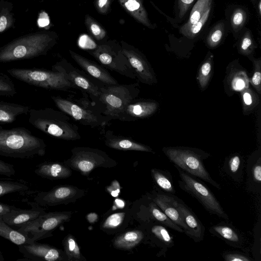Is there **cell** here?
<instances>
[{"instance_id": "f6af8a7d", "label": "cell", "mask_w": 261, "mask_h": 261, "mask_svg": "<svg viewBox=\"0 0 261 261\" xmlns=\"http://www.w3.org/2000/svg\"><path fill=\"white\" fill-rule=\"evenodd\" d=\"M15 174V170L12 164L0 160V175L11 177Z\"/></svg>"}, {"instance_id": "f35d334b", "label": "cell", "mask_w": 261, "mask_h": 261, "mask_svg": "<svg viewBox=\"0 0 261 261\" xmlns=\"http://www.w3.org/2000/svg\"><path fill=\"white\" fill-rule=\"evenodd\" d=\"M13 16L8 7L0 10V33L8 29L12 24Z\"/></svg>"}, {"instance_id": "30bf717a", "label": "cell", "mask_w": 261, "mask_h": 261, "mask_svg": "<svg viewBox=\"0 0 261 261\" xmlns=\"http://www.w3.org/2000/svg\"><path fill=\"white\" fill-rule=\"evenodd\" d=\"M71 214L70 212L45 213L16 229L33 241H37L50 236L53 230L68 221Z\"/></svg>"}, {"instance_id": "d590c367", "label": "cell", "mask_w": 261, "mask_h": 261, "mask_svg": "<svg viewBox=\"0 0 261 261\" xmlns=\"http://www.w3.org/2000/svg\"><path fill=\"white\" fill-rule=\"evenodd\" d=\"M16 93L12 80L7 74L0 72V96L13 97Z\"/></svg>"}, {"instance_id": "7bdbcfd3", "label": "cell", "mask_w": 261, "mask_h": 261, "mask_svg": "<svg viewBox=\"0 0 261 261\" xmlns=\"http://www.w3.org/2000/svg\"><path fill=\"white\" fill-rule=\"evenodd\" d=\"M223 258L226 261H252L247 254L238 251L224 252L222 254Z\"/></svg>"}, {"instance_id": "91938a15", "label": "cell", "mask_w": 261, "mask_h": 261, "mask_svg": "<svg viewBox=\"0 0 261 261\" xmlns=\"http://www.w3.org/2000/svg\"><path fill=\"white\" fill-rule=\"evenodd\" d=\"M252 1H255V0H252Z\"/></svg>"}, {"instance_id": "681fc988", "label": "cell", "mask_w": 261, "mask_h": 261, "mask_svg": "<svg viewBox=\"0 0 261 261\" xmlns=\"http://www.w3.org/2000/svg\"><path fill=\"white\" fill-rule=\"evenodd\" d=\"M108 191L113 197L117 196L120 192V186L119 182L115 180L107 188Z\"/></svg>"}, {"instance_id": "11a10c76", "label": "cell", "mask_w": 261, "mask_h": 261, "mask_svg": "<svg viewBox=\"0 0 261 261\" xmlns=\"http://www.w3.org/2000/svg\"><path fill=\"white\" fill-rule=\"evenodd\" d=\"M234 85V87L237 89H242L245 86L244 81L243 80H242L241 79H237V80H236L235 81Z\"/></svg>"}, {"instance_id": "8fae6325", "label": "cell", "mask_w": 261, "mask_h": 261, "mask_svg": "<svg viewBox=\"0 0 261 261\" xmlns=\"http://www.w3.org/2000/svg\"><path fill=\"white\" fill-rule=\"evenodd\" d=\"M56 107L82 125L96 127L104 125L111 120L101 113L98 109L83 107L59 96H52Z\"/></svg>"}, {"instance_id": "f1b7e54d", "label": "cell", "mask_w": 261, "mask_h": 261, "mask_svg": "<svg viewBox=\"0 0 261 261\" xmlns=\"http://www.w3.org/2000/svg\"><path fill=\"white\" fill-rule=\"evenodd\" d=\"M151 175L158 187L163 192L170 194H174V188L171 174L168 171L153 168L151 171Z\"/></svg>"}, {"instance_id": "9c48e42d", "label": "cell", "mask_w": 261, "mask_h": 261, "mask_svg": "<svg viewBox=\"0 0 261 261\" xmlns=\"http://www.w3.org/2000/svg\"><path fill=\"white\" fill-rule=\"evenodd\" d=\"M71 153L65 164L85 175L96 168H110L117 164L105 152L96 148L76 147L72 149Z\"/></svg>"}, {"instance_id": "484cf974", "label": "cell", "mask_w": 261, "mask_h": 261, "mask_svg": "<svg viewBox=\"0 0 261 261\" xmlns=\"http://www.w3.org/2000/svg\"><path fill=\"white\" fill-rule=\"evenodd\" d=\"M30 109L28 106L0 100V123H11L19 116L28 114Z\"/></svg>"}, {"instance_id": "bcb514c9", "label": "cell", "mask_w": 261, "mask_h": 261, "mask_svg": "<svg viewBox=\"0 0 261 261\" xmlns=\"http://www.w3.org/2000/svg\"><path fill=\"white\" fill-rule=\"evenodd\" d=\"M194 0H178V8L179 10V17L182 18L186 14L189 8Z\"/></svg>"}, {"instance_id": "b9f144b4", "label": "cell", "mask_w": 261, "mask_h": 261, "mask_svg": "<svg viewBox=\"0 0 261 261\" xmlns=\"http://www.w3.org/2000/svg\"><path fill=\"white\" fill-rule=\"evenodd\" d=\"M223 34V27L220 24L216 26L207 38V44L211 47H215L221 41Z\"/></svg>"}, {"instance_id": "ffe728a7", "label": "cell", "mask_w": 261, "mask_h": 261, "mask_svg": "<svg viewBox=\"0 0 261 261\" xmlns=\"http://www.w3.org/2000/svg\"><path fill=\"white\" fill-rule=\"evenodd\" d=\"M175 196L174 194H167L162 191H158L153 192L150 198L172 221L181 227L185 233L186 227L181 219L175 205Z\"/></svg>"}, {"instance_id": "9a60e30c", "label": "cell", "mask_w": 261, "mask_h": 261, "mask_svg": "<svg viewBox=\"0 0 261 261\" xmlns=\"http://www.w3.org/2000/svg\"><path fill=\"white\" fill-rule=\"evenodd\" d=\"M64 70L68 80L76 88L87 93L93 98H97L100 95V88L84 72L74 67L65 60L57 63Z\"/></svg>"}, {"instance_id": "277c9868", "label": "cell", "mask_w": 261, "mask_h": 261, "mask_svg": "<svg viewBox=\"0 0 261 261\" xmlns=\"http://www.w3.org/2000/svg\"><path fill=\"white\" fill-rule=\"evenodd\" d=\"M7 72L19 81L44 89L67 91L76 88L57 63L52 66L51 70L14 68L7 70Z\"/></svg>"}, {"instance_id": "94428289", "label": "cell", "mask_w": 261, "mask_h": 261, "mask_svg": "<svg viewBox=\"0 0 261 261\" xmlns=\"http://www.w3.org/2000/svg\"><path fill=\"white\" fill-rule=\"evenodd\" d=\"M1 6H0V10H1Z\"/></svg>"}, {"instance_id": "6f0895ef", "label": "cell", "mask_w": 261, "mask_h": 261, "mask_svg": "<svg viewBox=\"0 0 261 261\" xmlns=\"http://www.w3.org/2000/svg\"><path fill=\"white\" fill-rule=\"evenodd\" d=\"M4 257L2 254V251L0 250V261H4Z\"/></svg>"}, {"instance_id": "8d00e7d4", "label": "cell", "mask_w": 261, "mask_h": 261, "mask_svg": "<svg viewBox=\"0 0 261 261\" xmlns=\"http://www.w3.org/2000/svg\"><path fill=\"white\" fill-rule=\"evenodd\" d=\"M85 23L89 32L96 39L101 40L105 38L106 35L105 29L88 15L85 17Z\"/></svg>"}, {"instance_id": "f907efd6", "label": "cell", "mask_w": 261, "mask_h": 261, "mask_svg": "<svg viewBox=\"0 0 261 261\" xmlns=\"http://www.w3.org/2000/svg\"><path fill=\"white\" fill-rule=\"evenodd\" d=\"M15 206L0 202V217L10 212Z\"/></svg>"}, {"instance_id": "5bb4252c", "label": "cell", "mask_w": 261, "mask_h": 261, "mask_svg": "<svg viewBox=\"0 0 261 261\" xmlns=\"http://www.w3.org/2000/svg\"><path fill=\"white\" fill-rule=\"evenodd\" d=\"M175 205L186 227L185 234L195 242L203 241L205 227L193 211L180 199L175 196Z\"/></svg>"}, {"instance_id": "7dc6e473", "label": "cell", "mask_w": 261, "mask_h": 261, "mask_svg": "<svg viewBox=\"0 0 261 261\" xmlns=\"http://www.w3.org/2000/svg\"><path fill=\"white\" fill-rule=\"evenodd\" d=\"M252 44V40L249 32H246L242 38L241 48L243 51H246Z\"/></svg>"}, {"instance_id": "db71d44e", "label": "cell", "mask_w": 261, "mask_h": 261, "mask_svg": "<svg viewBox=\"0 0 261 261\" xmlns=\"http://www.w3.org/2000/svg\"><path fill=\"white\" fill-rule=\"evenodd\" d=\"M88 220L91 222L93 223L95 222L97 219V215L95 213H91L87 215Z\"/></svg>"}, {"instance_id": "4fadbf2b", "label": "cell", "mask_w": 261, "mask_h": 261, "mask_svg": "<svg viewBox=\"0 0 261 261\" xmlns=\"http://www.w3.org/2000/svg\"><path fill=\"white\" fill-rule=\"evenodd\" d=\"M80 191L73 186H57L48 192H39L34 200L41 206H54L75 200L80 197Z\"/></svg>"}, {"instance_id": "d6986e66", "label": "cell", "mask_w": 261, "mask_h": 261, "mask_svg": "<svg viewBox=\"0 0 261 261\" xmlns=\"http://www.w3.org/2000/svg\"><path fill=\"white\" fill-rule=\"evenodd\" d=\"M157 108L158 104L155 102L135 98L124 108L117 119L134 121L150 116L155 112Z\"/></svg>"}, {"instance_id": "ab89813d", "label": "cell", "mask_w": 261, "mask_h": 261, "mask_svg": "<svg viewBox=\"0 0 261 261\" xmlns=\"http://www.w3.org/2000/svg\"><path fill=\"white\" fill-rule=\"evenodd\" d=\"M246 19V12L241 9H237L233 12L231 17V24L233 30L238 31L244 24Z\"/></svg>"}, {"instance_id": "7a4b0ae2", "label": "cell", "mask_w": 261, "mask_h": 261, "mask_svg": "<svg viewBox=\"0 0 261 261\" xmlns=\"http://www.w3.org/2000/svg\"><path fill=\"white\" fill-rule=\"evenodd\" d=\"M29 122L36 129L58 139L74 141L80 139L79 127L69 116L50 108L30 109Z\"/></svg>"}, {"instance_id": "60d3db41", "label": "cell", "mask_w": 261, "mask_h": 261, "mask_svg": "<svg viewBox=\"0 0 261 261\" xmlns=\"http://www.w3.org/2000/svg\"><path fill=\"white\" fill-rule=\"evenodd\" d=\"M124 213H116L110 215L102 224V227L106 229H112L118 227L123 221Z\"/></svg>"}, {"instance_id": "83f0119b", "label": "cell", "mask_w": 261, "mask_h": 261, "mask_svg": "<svg viewBox=\"0 0 261 261\" xmlns=\"http://www.w3.org/2000/svg\"><path fill=\"white\" fill-rule=\"evenodd\" d=\"M144 237L141 230L129 231L117 237L114 240V246L119 249H130L139 244Z\"/></svg>"}, {"instance_id": "e575fe53", "label": "cell", "mask_w": 261, "mask_h": 261, "mask_svg": "<svg viewBox=\"0 0 261 261\" xmlns=\"http://www.w3.org/2000/svg\"><path fill=\"white\" fill-rule=\"evenodd\" d=\"M211 6L212 5L207 7L202 16L196 23L181 33L187 37H194L200 31L207 21L211 12Z\"/></svg>"}, {"instance_id": "836d02e7", "label": "cell", "mask_w": 261, "mask_h": 261, "mask_svg": "<svg viewBox=\"0 0 261 261\" xmlns=\"http://www.w3.org/2000/svg\"><path fill=\"white\" fill-rule=\"evenodd\" d=\"M29 190V187L21 181L0 179V197L10 193L24 192Z\"/></svg>"}, {"instance_id": "7c38bea8", "label": "cell", "mask_w": 261, "mask_h": 261, "mask_svg": "<svg viewBox=\"0 0 261 261\" xmlns=\"http://www.w3.org/2000/svg\"><path fill=\"white\" fill-rule=\"evenodd\" d=\"M123 55L127 58L133 69L137 79L140 82L152 84L155 81L151 67L144 56L133 46L121 42Z\"/></svg>"}, {"instance_id": "3957f363", "label": "cell", "mask_w": 261, "mask_h": 261, "mask_svg": "<svg viewBox=\"0 0 261 261\" xmlns=\"http://www.w3.org/2000/svg\"><path fill=\"white\" fill-rule=\"evenodd\" d=\"M55 41L54 36L41 32L18 38L0 47V63L31 59L45 55Z\"/></svg>"}, {"instance_id": "44dd1931", "label": "cell", "mask_w": 261, "mask_h": 261, "mask_svg": "<svg viewBox=\"0 0 261 261\" xmlns=\"http://www.w3.org/2000/svg\"><path fill=\"white\" fill-rule=\"evenodd\" d=\"M105 143L108 147L119 150L152 152L151 148L139 143L129 137L115 135L110 130L104 134Z\"/></svg>"}, {"instance_id": "2e32d148", "label": "cell", "mask_w": 261, "mask_h": 261, "mask_svg": "<svg viewBox=\"0 0 261 261\" xmlns=\"http://www.w3.org/2000/svg\"><path fill=\"white\" fill-rule=\"evenodd\" d=\"M19 251L30 260H60L62 259L61 251L46 244L34 241L18 246Z\"/></svg>"}, {"instance_id": "cb8c5ba5", "label": "cell", "mask_w": 261, "mask_h": 261, "mask_svg": "<svg viewBox=\"0 0 261 261\" xmlns=\"http://www.w3.org/2000/svg\"><path fill=\"white\" fill-rule=\"evenodd\" d=\"M35 173L48 179H60L68 177L71 174L69 168L63 164L54 162H45L37 165Z\"/></svg>"}, {"instance_id": "f546056e", "label": "cell", "mask_w": 261, "mask_h": 261, "mask_svg": "<svg viewBox=\"0 0 261 261\" xmlns=\"http://www.w3.org/2000/svg\"><path fill=\"white\" fill-rule=\"evenodd\" d=\"M0 236L18 246L34 242L29 237L9 225L1 218Z\"/></svg>"}, {"instance_id": "680465c9", "label": "cell", "mask_w": 261, "mask_h": 261, "mask_svg": "<svg viewBox=\"0 0 261 261\" xmlns=\"http://www.w3.org/2000/svg\"><path fill=\"white\" fill-rule=\"evenodd\" d=\"M258 11L259 13L260 14L261 13V1H260L258 3Z\"/></svg>"}, {"instance_id": "52a82bcc", "label": "cell", "mask_w": 261, "mask_h": 261, "mask_svg": "<svg viewBox=\"0 0 261 261\" xmlns=\"http://www.w3.org/2000/svg\"><path fill=\"white\" fill-rule=\"evenodd\" d=\"M175 168L180 178L178 183L181 190L195 198L208 213L226 220L229 219L219 201L204 184L196 177L178 167Z\"/></svg>"}, {"instance_id": "ac0fdd59", "label": "cell", "mask_w": 261, "mask_h": 261, "mask_svg": "<svg viewBox=\"0 0 261 261\" xmlns=\"http://www.w3.org/2000/svg\"><path fill=\"white\" fill-rule=\"evenodd\" d=\"M69 53L73 60L88 74L100 81L105 86L119 84L117 81L110 72L101 65L85 57L69 50Z\"/></svg>"}, {"instance_id": "e0dca14e", "label": "cell", "mask_w": 261, "mask_h": 261, "mask_svg": "<svg viewBox=\"0 0 261 261\" xmlns=\"http://www.w3.org/2000/svg\"><path fill=\"white\" fill-rule=\"evenodd\" d=\"M28 203L31 206L30 209L23 210L15 207L0 218L9 225L18 228L46 213L44 209L35 201H29Z\"/></svg>"}, {"instance_id": "4dcf8cb0", "label": "cell", "mask_w": 261, "mask_h": 261, "mask_svg": "<svg viewBox=\"0 0 261 261\" xmlns=\"http://www.w3.org/2000/svg\"><path fill=\"white\" fill-rule=\"evenodd\" d=\"M244 166L242 158L236 154L225 161L223 168L225 173L233 180L239 181L243 177Z\"/></svg>"}, {"instance_id": "ba28073f", "label": "cell", "mask_w": 261, "mask_h": 261, "mask_svg": "<svg viewBox=\"0 0 261 261\" xmlns=\"http://www.w3.org/2000/svg\"><path fill=\"white\" fill-rule=\"evenodd\" d=\"M90 54L103 67L127 77L136 79L133 69L122 53L121 46L117 42L109 41L97 45Z\"/></svg>"}, {"instance_id": "d6a6232c", "label": "cell", "mask_w": 261, "mask_h": 261, "mask_svg": "<svg viewBox=\"0 0 261 261\" xmlns=\"http://www.w3.org/2000/svg\"><path fill=\"white\" fill-rule=\"evenodd\" d=\"M65 252L69 260H83L80 248L74 239L71 234L67 235L63 241Z\"/></svg>"}, {"instance_id": "9f6ffc18", "label": "cell", "mask_w": 261, "mask_h": 261, "mask_svg": "<svg viewBox=\"0 0 261 261\" xmlns=\"http://www.w3.org/2000/svg\"><path fill=\"white\" fill-rule=\"evenodd\" d=\"M115 205L119 208H120L124 207V202L121 199H117L115 201Z\"/></svg>"}, {"instance_id": "f5cc1de1", "label": "cell", "mask_w": 261, "mask_h": 261, "mask_svg": "<svg viewBox=\"0 0 261 261\" xmlns=\"http://www.w3.org/2000/svg\"><path fill=\"white\" fill-rule=\"evenodd\" d=\"M243 99L245 103L249 105L252 103V98L249 93L246 92L243 95Z\"/></svg>"}, {"instance_id": "1f68e13d", "label": "cell", "mask_w": 261, "mask_h": 261, "mask_svg": "<svg viewBox=\"0 0 261 261\" xmlns=\"http://www.w3.org/2000/svg\"><path fill=\"white\" fill-rule=\"evenodd\" d=\"M211 5H212V0H198L192 9L188 21L180 27V32L185 31L196 23Z\"/></svg>"}, {"instance_id": "8992f818", "label": "cell", "mask_w": 261, "mask_h": 261, "mask_svg": "<svg viewBox=\"0 0 261 261\" xmlns=\"http://www.w3.org/2000/svg\"><path fill=\"white\" fill-rule=\"evenodd\" d=\"M163 151L175 167L208 182L215 188L221 189L220 185L211 176L204 165L203 161L207 157L205 153L180 147L164 148Z\"/></svg>"}, {"instance_id": "74e56055", "label": "cell", "mask_w": 261, "mask_h": 261, "mask_svg": "<svg viewBox=\"0 0 261 261\" xmlns=\"http://www.w3.org/2000/svg\"><path fill=\"white\" fill-rule=\"evenodd\" d=\"M260 217L256 224L254 229V243L252 247V254L254 260L260 261L261 258V223Z\"/></svg>"}, {"instance_id": "5b68a950", "label": "cell", "mask_w": 261, "mask_h": 261, "mask_svg": "<svg viewBox=\"0 0 261 261\" xmlns=\"http://www.w3.org/2000/svg\"><path fill=\"white\" fill-rule=\"evenodd\" d=\"M97 100L100 103V112L110 120L117 119L124 108L136 98L140 92L139 84H118L100 88Z\"/></svg>"}, {"instance_id": "6da1fadb", "label": "cell", "mask_w": 261, "mask_h": 261, "mask_svg": "<svg viewBox=\"0 0 261 261\" xmlns=\"http://www.w3.org/2000/svg\"><path fill=\"white\" fill-rule=\"evenodd\" d=\"M44 141L24 127L4 128L0 125V155L31 159L45 154Z\"/></svg>"}, {"instance_id": "603a6c76", "label": "cell", "mask_w": 261, "mask_h": 261, "mask_svg": "<svg viewBox=\"0 0 261 261\" xmlns=\"http://www.w3.org/2000/svg\"><path fill=\"white\" fill-rule=\"evenodd\" d=\"M167 228L163 224L154 221H152L149 227L151 239L161 248L159 256H165L167 250L174 245L173 238Z\"/></svg>"}, {"instance_id": "4316f807", "label": "cell", "mask_w": 261, "mask_h": 261, "mask_svg": "<svg viewBox=\"0 0 261 261\" xmlns=\"http://www.w3.org/2000/svg\"><path fill=\"white\" fill-rule=\"evenodd\" d=\"M121 6L136 20L142 24L151 28L146 11L142 0H118Z\"/></svg>"}, {"instance_id": "c3c4849f", "label": "cell", "mask_w": 261, "mask_h": 261, "mask_svg": "<svg viewBox=\"0 0 261 261\" xmlns=\"http://www.w3.org/2000/svg\"><path fill=\"white\" fill-rule=\"evenodd\" d=\"M110 0H96V7L100 13H106L109 8Z\"/></svg>"}, {"instance_id": "7402d4cb", "label": "cell", "mask_w": 261, "mask_h": 261, "mask_svg": "<svg viewBox=\"0 0 261 261\" xmlns=\"http://www.w3.org/2000/svg\"><path fill=\"white\" fill-rule=\"evenodd\" d=\"M210 232L223 240L227 244L234 248L243 246L244 239L241 233L232 224L221 222L212 226Z\"/></svg>"}, {"instance_id": "d4e9b609", "label": "cell", "mask_w": 261, "mask_h": 261, "mask_svg": "<svg viewBox=\"0 0 261 261\" xmlns=\"http://www.w3.org/2000/svg\"><path fill=\"white\" fill-rule=\"evenodd\" d=\"M246 189L250 192H261V158L257 156L248 159L246 165Z\"/></svg>"}, {"instance_id": "816d5d0a", "label": "cell", "mask_w": 261, "mask_h": 261, "mask_svg": "<svg viewBox=\"0 0 261 261\" xmlns=\"http://www.w3.org/2000/svg\"><path fill=\"white\" fill-rule=\"evenodd\" d=\"M261 74L259 71H255L252 78V82L254 85L257 86L260 85Z\"/></svg>"}, {"instance_id": "ee69618b", "label": "cell", "mask_w": 261, "mask_h": 261, "mask_svg": "<svg viewBox=\"0 0 261 261\" xmlns=\"http://www.w3.org/2000/svg\"><path fill=\"white\" fill-rule=\"evenodd\" d=\"M211 70V64L209 61H207L201 67L199 72V82L202 87L206 84L207 80Z\"/></svg>"}]
</instances>
